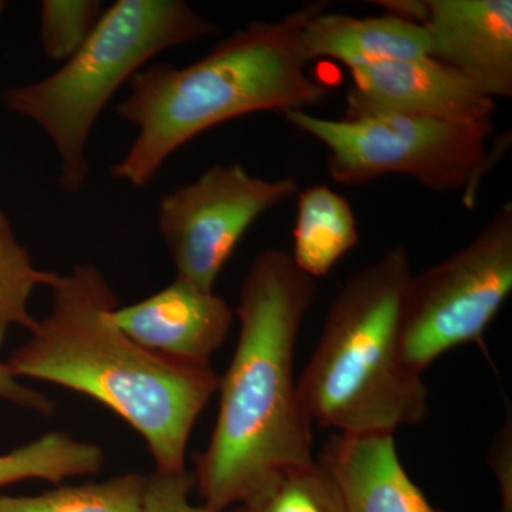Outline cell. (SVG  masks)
<instances>
[{
    "instance_id": "1",
    "label": "cell",
    "mask_w": 512,
    "mask_h": 512,
    "mask_svg": "<svg viewBox=\"0 0 512 512\" xmlns=\"http://www.w3.org/2000/svg\"><path fill=\"white\" fill-rule=\"evenodd\" d=\"M316 291V279L281 249L259 252L242 282L237 349L220 377L210 443L195 463V487L212 512L244 503L278 474L313 461V424L293 365Z\"/></svg>"
},
{
    "instance_id": "2",
    "label": "cell",
    "mask_w": 512,
    "mask_h": 512,
    "mask_svg": "<svg viewBox=\"0 0 512 512\" xmlns=\"http://www.w3.org/2000/svg\"><path fill=\"white\" fill-rule=\"evenodd\" d=\"M50 289V312L6 363L13 375L96 400L143 437L156 470H185L192 429L220 376L175 365L128 338L113 318L119 296L97 266H74Z\"/></svg>"
},
{
    "instance_id": "3",
    "label": "cell",
    "mask_w": 512,
    "mask_h": 512,
    "mask_svg": "<svg viewBox=\"0 0 512 512\" xmlns=\"http://www.w3.org/2000/svg\"><path fill=\"white\" fill-rule=\"evenodd\" d=\"M328 5L306 3L274 22L249 23L188 66L154 63L134 74L116 114L137 133L111 175L146 187L175 151L212 127L259 111L306 110L325 100L326 84L306 73L301 35Z\"/></svg>"
},
{
    "instance_id": "4",
    "label": "cell",
    "mask_w": 512,
    "mask_h": 512,
    "mask_svg": "<svg viewBox=\"0 0 512 512\" xmlns=\"http://www.w3.org/2000/svg\"><path fill=\"white\" fill-rule=\"evenodd\" d=\"M410 278L406 248L396 247L342 286L298 380L312 424L338 434H394L426 419L429 389L402 352Z\"/></svg>"
},
{
    "instance_id": "5",
    "label": "cell",
    "mask_w": 512,
    "mask_h": 512,
    "mask_svg": "<svg viewBox=\"0 0 512 512\" xmlns=\"http://www.w3.org/2000/svg\"><path fill=\"white\" fill-rule=\"evenodd\" d=\"M220 33L184 0H117L59 70L9 87L3 100L45 131L59 158L60 185L76 192L89 175L90 134L117 90L164 50Z\"/></svg>"
},
{
    "instance_id": "6",
    "label": "cell",
    "mask_w": 512,
    "mask_h": 512,
    "mask_svg": "<svg viewBox=\"0 0 512 512\" xmlns=\"http://www.w3.org/2000/svg\"><path fill=\"white\" fill-rule=\"evenodd\" d=\"M285 120L328 148V173L336 183L367 184L384 175L412 177L427 190L460 192L476 207L483 177L504 150L488 147L493 121L454 123L409 116L329 120L306 110Z\"/></svg>"
},
{
    "instance_id": "7",
    "label": "cell",
    "mask_w": 512,
    "mask_h": 512,
    "mask_svg": "<svg viewBox=\"0 0 512 512\" xmlns=\"http://www.w3.org/2000/svg\"><path fill=\"white\" fill-rule=\"evenodd\" d=\"M512 291V204L476 237L410 278L402 316L406 365L421 375L444 353L480 342Z\"/></svg>"
},
{
    "instance_id": "8",
    "label": "cell",
    "mask_w": 512,
    "mask_h": 512,
    "mask_svg": "<svg viewBox=\"0 0 512 512\" xmlns=\"http://www.w3.org/2000/svg\"><path fill=\"white\" fill-rule=\"evenodd\" d=\"M299 194L293 178L266 180L238 163L215 164L165 194L158 229L175 276L214 291L218 276L251 225Z\"/></svg>"
},
{
    "instance_id": "9",
    "label": "cell",
    "mask_w": 512,
    "mask_h": 512,
    "mask_svg": "<svg viewBox=\"0 0 512 512\" xmlns=\"http://www.w3.org/2000/svg\"><path fill=\"white\" fill-rule=\"evenodd\" d=\"M494 109L495 100L461 74L431 57H417L353 70L343 119L409 116L485 123L493 121Z\"/></svg>"
},
{
    "instance_id": "10",
    "label": "cell",
    "mask_w": 512,
    "mask_h": 512,
    "mask_svg": "<svg viewBox=\"0 0 512 512\" xmlns=\"http://www.w3.org/2000/svg\"><path fill=\"white\" fill-rule=\"evenodd\" d=\"M117 326L141 348L175 365L211 367L224 345L235 312L214 291H205L175 276L146 299L119 306Z\"/></svg>"
},
{
    "instance_id": "11",
    "label": "cell",
    "mask_w": 512,
    "mask_h": 512,
    "mask_svg": "<svg viewBox=\"0 0 512 512\" xmlns=\"http://www.w3.org/2000/svg\"><path fill=\"white\" fill-rule=\"evenodd\" d=\"M426 6L431 59L490 99H511V0H426Z\"/></svg>"
},
{
    "instance_id": "12",
    "label": "cell",
    "mask_w": 512,
    "mask_h": 512,
    "mask_svg": "<svg viewBox=\"0 0 512 512\" xmlns=\"http://www.w3.org/2000/svg\"><path fill=\"white\" fill-rule=\"evenodd\" d=\"M319 461L346 512H441L404 470L394 434H335Z\"/></svg>"
},
{
    "instance_id": "13",
    "label": "cell",
    "mask_w": 512,
    "mask_h": 512,
    "mask_svg": "<svg viewBox=\"0 0 512 512\" xmlns=\"http://www.w3.org/2000/svg\"><path fill=\"white\" fill-rule=\"evenodd\" d=\"M301 46L308 62L338 60L352 72L393 60L431 57L427 30L390 15L355 18L322 10L306 22Z\"/></svg>"
},
{
    "instance_id": "14",
    "label": "cell",
    "mask_w": 512,
    "mask_h": 512,
    "mask_svg": "<svg viewBox=\"0 0 512 512\" xmlns=\"http://www.w3.org/2000/svg\"><path fill=\"white\" fill-rule=\"evenodd\" d=\"M359 242L352 205L326 185L298 194L293 228V264L316 279L328 275Z\"/></svg>"
},
{
    "instance_id": "15",
    "label": "cell",
    "mask_w": 512,
    "mask_h": 512,
    "mask_svg": "<svg viewBox=\"0 0 512 512\" xmlns=\"http://www.w3.org/2000/svg\"><path fill=\"white\" fill-rule=\"evenodd\" d=\"M104 450L52 431L25 446L0 454V487L23 480L62 484L67 478L97 474L104 466Z\"/></svg>"
},
{
    "instance_id": "16",
    "label": "cell",
    "mask_w": 512,
    "mask_h": 512,
    "mask_svg": "<svg viewBox=\"0 0 512 512\" xmlns=\"http://www.w3.org/2000/svg\"><path fill=\"white\" fill-rule=\"evenodd\" d=\"M146 481L144 474L126 473L37 495H0V512H140Z\"/></svg>"
},
{
    "instance_id": "17",
    "label": "cell",
    "mask_w": 512,
    "mask_h": 512,
    "mask_svg": "<svg viewBox=\"0 0 512 512\" xmlns=\"http://www.w3.org/2000/svg\"><path fill=\"white\" fill-rule=\"evenodd\" d=\"M59 274L42 271L33 264L28 249L20 244L8 215L0 210V348L9 329L18 325L36 328L39 320L29 311L30 298L37 286L52 288Z\"/></svg>"
},
{
    "instance_id": "18",
    "label": "cell",
    "mask_w": 512,
    "mask_h": 512,
    "mask_svg": "<svg viewBox=\"0 0 512 512\" xmlns=\"http://www.w3.org/2000/svg\"><path fill=\"white\" fill-rule=\"evenodd\" d=\"M231 512H346L335 481L319 460L289 468Z\"/></svg>"
},
{
    "instance_id": "19",
    "label": "cell",
    "mask_w": 512,
    "mask_h": 512,
    "mask_svg": "<svg viewBox=\"0 0 512 512\" xmlns=\"http://www.w3.org/2000/svg\"><path fill=\"white\" fill-rule=\"evenodd\" d=\"M99 0H45L40 6V39L47 59L66 62L92 35L103 15Z\"/></svg>"
},
{
    "instance_id": "20",
    "label": "cell",
    "mask_w": 512,
    "mask_h": 512,
    "mask_svg": "<svg viewBox=\"0 0 512 512\" xmlns=\"http://www.w3.org/2000/svg\"><path fill=\"white\" fill-rule=\"evenodd\" d=\"M195 487L194 473L183 471H154L147 476L140 512H212L207 507L191 504L190 494Z\"/></svg>"
},
{
    "instance_id": "21",
    "label": "cell",
    "mask_w": 512,
    "mask_h": 512,
    "mask_svg": "<svg viewBox=\"0 0 512 512\" xmlns=\"http://www.w3.org/2000/svg\"><path fill=\"white\" fill-rule=\"evenodd\" d=\"M488 464L493 468L501 494V511L512 512V416L511 409L505 414L503 424L495 433Z\"/></svg>"
},
{
    "instance_id": "22",
    "label": "cell",
    "mask_w": 512,
    "mask_h": 512,
    "mask_svg": "<svg viewBox=\"0 0 512 512\" xmlns=\"http://www.w3.org/2000/svg\"><path fill=\"white\" fill-rule=\"evenodd\" d=\"M0 399L43 416L55 412V403L45 394L20 383L19 377L13 375L6 363H0Z\"/></svg>"
},
{
    "instance_id": "23",
    "label": "cell",
    "mask_w": 512,
    "mask_h": 512,
    "mask_svg": "<svg viewBox=\"0 0 512 512\" xmlns=\"http://www.w3.org/2000/svg\"><path fill=\"white\" fill-rule=\"evenodd\" d=\"M376 5L382 6L387 15L423 26L426 19V0H377Z\"/></svg>"
},
{
    "instance_id": "24",
    "label": "cell",
    "mask_w": 512,
    "mask_h": 512,
    "mask_svg": "<svg viewBox=\"0 0 512 512\" xmlns=\"http://www.w3.org/2000/svg\"><path fill=\"white\" fill-rule=\"evenodd\" d=\"M5 9H6V3L2 2V0H0V16L3 15V12H5Z\"/></svg>"
}]
</instances>
